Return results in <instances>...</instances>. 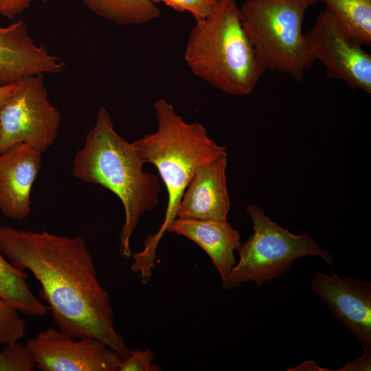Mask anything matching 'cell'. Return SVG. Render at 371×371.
<instances>
[{
  "label": "cell",
  "instance_id": "obj_2",
  "mask_svg": "<svg viewBox=\"0 0 371 371\" xmlns=\"http://www.w3.org/2000/svg\"><path fill=\"white\" fill-rule=\"evenodd\" d=\"M154 108L156 131L132 143L142 161L157 168L168 193L164 220L159 229L145 238L141 251L131 255V269L139 273L144 284L150 280L159 241L176 218L181 197L197 168L227 156L226 148L210 138L201 124L186 122L165 99L157 100Z\"/></svg>",
  "mask_w": 371,
  "mask_h": 371
},
{
  "label": "cell",
  "instance_id": "obj_12",
  "mask_svg": "<svg viewBox=\"0 0 371 371\" xmlns=\"http://www.w3.org/2000/svg\"><path fill=\"white\" fill-rule=\"evenodd\" d=\"M41 153L27 143L16 144L0 154V211L23 220L32 213V188L41 166Z\"/></svg>",
  "mask_w": 371,
  "mask_h": 371
},
{
  "label": "cell",
  "instance_id": "obj_11",
  "mask_svg": "<svg viewBox=\"0 0 371 371\" xmlns=\"http://www.w3.org/2000/svg\"><path fill=\"white\" fill-rule=\"evenodd\" d=\"M64 68L63 61L31 37L24 20L0 26V86L29 76L59 74Z\"/></svg>",
  "mask_w": 371,
  "mask_h": 371
},
{
  "label": "cell",
  "instance_id": "obj_15",
  "mask_svg": "<svg viewBox=\"0 0 371 371\" xmlns=\"http://www.w3.org/2000/svg\"><path fill=\"white\" fill-rule=\"evenodd\" d=\"M24 271L13 266L0 252V297L20 313L32 317H44L49 311L31 291Z\"/></svg>",
  "mask_w": 371,
  "mask_h": 371
},
{
  "label": "cell",
  "instance_id": "obj_24",
  "mask_svg": "<svg viewBox=\"0 0 371 371\" xmlns=\"http://www.w3.org/2000/svg\"><path fill=\"white\" fill-rule=\"evenodd\" d=\"M16 82L0 86V111L16 89Z\"/></svg>",
  "mask_w": 371,
  "mask_h": 371
},
{
  "label": "cell",
  "instance_id": "obj_9",
  "mask_svg": "<svg viewBox=\"0 0 371 371\" xmlns=\"http://www.w3.org/2000/svg\"><path fill=\"white\" fill-rule=\"evenodd\" d=\"M25 344L41 371H117L122 359L98 339L74 338L56 327L39 332Z\"/></svg>",
  "mask_w": 371,
  "mask_h": 371
},
{
  "label": "cell",
  "instance_id": "obj_13",
  "mask_svg": "<svg viewBox=\"0 0 371 371\" xmlns=\"http://www.w3.org/2000/svg\"><path fill=\"white\" fill-rule=\"evenodd\" d=\"M227 157L199 166L186 188L176 217L226 221L230 209L227 192Z\"/></svg>",
  "mask_w": 371,
  "mask_h": 371
},
{
  "label": "cell",
  "instance_id": "obj_17",
  "mask_svg": "<svg viewBox=\"0 0 371 371\" xmlns=\"http://www.w3.org/2000/svg\"><path fill=\"white\" fill-rule=\"evenodd\" d=\"M322 1L351 38L363 46H371V0Z\"/></svg>",
  "mask_w": 371,
  "mask_h": 371
},
{
  "label": "cell",
  "instance_id": "obj_18",
  "mask_svg": "<svg viewBox=\"0 0 371 371\" xmlns=\"http://www.w3.org/2000/svg\"><path fill=\"white\" fill-rule=\"evenodd\" d=\"M27 333V322L20 312L0 297V343L7 344L22 339Z\"/></svg>",
  "mask_w": 371,
  "mask_h": 371
},
{
  "label": "cell",
  "instance_id": "obj_22",
  "mask_svg": "<svg viewBox=\"0 0 371 371\" xmlns=\"http://www.w3.org/2000/svg\"><path fill=\"white\" fill-rule=\"evenodd\" d=\"M35 1L46 3L48 0H0V16L14 20Z\"/></svg>",
  "mask_w": 371,
  "mask_h": 371
},
{
  "label": "cell",
  "instance_id": "obj_19",
  "mask_svg": "<svg viewBox=\"0 0 371 371\" xmlns=\"http://www.w3.org/2000/svg\"><path fill=\"white\" fill-rule=\"evenodd\" d=\"M34 361L27 345L20 341L0 343V371H33Z\"/></svg>",
  "mask_w": 371,
  "mask_h": 371
},
{
  "label": "cell",
  "instance_id": "obj_14",
  "mask_svg": "<svg viewBox=\"0 0 371 371\" xmlns=\"http://www.w3.org/2000/svg\"><path fill=\"white\" fill-rule=\"evenodd\" d=\"M166 232L185 236L197 244L209 256L222 280L236 265L234 251L240 244V236L227 220L176 217Z\"/></svg>",
  "mask_w": 371,
  "mask_h": 371
},
{
  "label": "cell",
  "instance_id": "obj_3",
  "mask_svg": "<svg viewBox=\"0 0 371 371\" xmlns=\"http://www.w3.org/2000/svg\"><path fill=\"white\" fill-rule=\"evenodd\" d=\"M144 164L133 144L115 131L109 113L101 106L84 146L76 154L72 175L109 190L121 201L125 219L119 250L125 258L132 255L131 238L141 216L159 203V179L144 171Z\"/></svg>",
  "mask_w": 371,
  "mask_h": 371
},
{
  "label": "cell",
  "instance_id": "obj_4",
  "mask_svg": "<svg viewBox=\"0 0 371 371\" xmlns=\"http://www.w3.org/2000/svg\"><path fill=\"white\" fill-rule=\"evenodd\" d=\"M183 59L196 76L233 95L251 93L265 71L235 0H216L206 16L195 20Z\"/></svg>",
  "mask_w": 371,
  "mask_h": 371
},
{
  "label": "cell",
  "instance_id": "obj_7",
  "mask_svg": "<svg viewBox=\"0 0 371 371\" xmlns=\"http://www.w3.org/2000/svg\"><path fill=\"white\" fill-rule=\"evenodd\" d=\"M60 124V115L49 99L43 75L25 77L16 82L0 111V154L19 143L43 153L56 139Z\"/></svg>",
  "mask_w": 371,
  "mask_h": 371
},
{
  "label": "cell",
  "instance_id": "obj_21",
  "mask_svg": "<svg viewBox=\"0 0 371 371\" xmlns=\"http://www.w3.org/2000/svg\"><path fill=\"white\" fill-rule=\"evenodd\" d=\"M154 3H163L172 10L188 12L194 20L204 18L213 9L216 0H151Z\"/></svg>",
  "mask_w": 371,
  "mask_h": 371
},
{
  "label": "cell",
  "instance_id": "obj_20",
  "mask_svg": "<svg viewBox=\"0 0 371 371\" xmlns=\"http://www.w3.org/2000/svg\"><path fill=\"white\" fill-rule=\"evenodd\" d=\"M154 358L150 348L131 350L127 357L122 358L117 371H160V366L153 363Z\"/></svg>",
  "mask_w": 371,
  "mask_h": 371
},
{
  "label": "cell",
  "instance_id": "obj_8",
  "mask_svg": "<svg viewBox=\"0 0 371 371\" xmlns=\"http://www.w3.org/2000/svg\"><path fill=\"white\" fill-rule=\"evenodd\" d=\"M305 34L313 60L325 67L328 78L344 81L351 89L371 93L370 54L326 9Z\"/></svg>",
  "mask_w": 371,
  "mask_h": 371
},
{
  "label": "cell",
  "instance_id": "obj_5",
  "mask_svg": "<svg viewBox=\"0 0 371 371\" xmlns=\"http://www.w3.org/2000/svg\"><path fill=\"white\" fill-rule=\"evenodd\" d=\"M318 0H245L240 7L243 27L265 70L302 81L313 60L303 33L306 10Z\"/></svg>",
  "mask_w": 371,
  "mask_h": 371
},
{
  "label": "cell",
  "instance_id": "obj_10",
  "mask_svg": "<svg viewBox=\"0 0 371 371\" xmlns=\"http://www.w3.org/2000/svg\"><path fill=\"white\" fill-rule=\"evenodd\" d=\"M311 282L331 314L358 339L363 354H371V282L323 273Z\"/></svg>",
  "mask_w": 371,
  "mask_h": 371
},
{
  "label": "cell",
  "instance_id": "obj_25",
  "mask_svg": "<svg viewBox=\"0 0 371 371\" xmlns=\"http://www.w3.org/2000/svg\"><path fill=\"white\" fill-rule=\"evenodd\" d=\"M295 369H291L289 370H330L327 369H321V368L317 366L314 361H306L304 362L297 367L295 368Z\"/></svg>",
  "mask_w": 371,
  "mask_h": 371
},
{
  "label": "cell",
  "instance_id": "obj_1",
  "mask_svg": "<svg viewBox=\"0 0 371 371\" xmlns=\"http://www.w3.org/2000/svg\"><path fill=\"white\" fill-rule=\"evenodd\" d=\"M0 252L39 282L57 328L74 338L91 337L122 358L130 350L114 326L109 293L99 282L84 238L0 226Z\"/></svg>",
  "mask_w": 371,
  "mask_h": 371
},
{
  "label": "cell",
  "instance_id": "obj_23",
  "mask_svg": "<svg viewBox=\"0 0 371 371\" xmlns=\"http://www.w3.org/2000/svg\"><path fill=\"white\" fill-rule=\"evenodd\" d=\"M370 366L371 354H363V355L360 358L355 359L352 361L346 363L345 366L339 370H370Z\"/></svg>",
  "mask_w": 371,
  "mask_h": 371
},
{
  "label": "cell",
  "instance_id": "obj_16",
  "mask_svg": "<svg viewBox=\"0 0 371 371\" xmlns=\"http://www.w3.org/2000/svg\"><path fill=\"white\" fill-rule=\"evenodd\" d=\"M91 12L119 25H143L160 16L151 0H81Z\"/></svg>",
  "mask_w": 371,
  "mask_h": 371
},
{
  "label": "cell",
  "instance_id": "obj_6",
  "mask_svg": "<svg viewBox=\"0 0 371 371\" xmlns=\"http://www.w3.org/2000/svg\"><path fill=\"white\" fill-rule=\"evenodd\" d=\"M254 226V234L239 245L237 264L222 280L229 290L243 282L254 281L260 286L266 281L278 279L289 271L297 258L318 256L332 268L333 258L307 234H293L267 217L256 205L247 206Z\"/></svg>",
  "mask_w": 371,
  "mask_h": 371
}]
</instances>
